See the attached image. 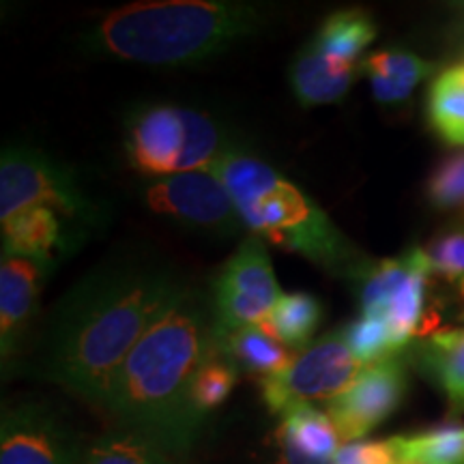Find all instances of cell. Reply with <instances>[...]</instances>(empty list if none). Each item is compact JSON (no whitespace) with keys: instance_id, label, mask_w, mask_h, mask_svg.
Here are the masks:
<instances>
[{"instance_id":"6da1fadb","label":"cell","mask_w":464,"mask_h":464,"mask_svg":"<svg viewBox=\"0 0 464 464\" xmlns=\"http://www.w3.org/2000/svg\"><path fill=\"white\" fill-rule=\"evenodd\" d=\"M188 290L177 271L147 258L97 266L50 314L39 346L42 376L108 409L127 357Z\"/></svg>"},{"instance_id":"7a4b0ae2","label":"cell","mask_w":464,"mask_h":464,"mask_svg":"<svg viewBox=\"0 0 464 464\" xmlns=\"http://www.w3.org/2000/svg\"><path fill=\"white\" fill-rule=\"evenodd\" d=\"M218 353L216 316L189 288L127 357L106 411L172 456L185 454L205 420L194 406V382Z\"/></svg>"},{"instance_id":"3957f363","label":"cell","mask_w":464,"mask_h":464,"mask_svg":"<svg viewBox=\"0 0 464 464\" xmlns=\"http://www.w3.org/2000/svg\"><path fill=\"white\" fill-rule=\"evenodd\" d=\"M265 22V11L249 3H133L103 17L86 33L84 45L144 65H189L258 33Z\"/></svg>"},{"instance_id":"277c9868","label":"cell","mask_w":464,"mask_h":464,"mask_svg":"<svg viewBox=\"0 0 464 464\" xmlns=\"http://www.w3.org/2000/svg\"><path fill=\"white\" fill-rule=\"evenodd\" d=\"M226 185L237 211L254 235L332 271H357V252L327 213L305 191L256 155L228 149L208 168Z\"/></svg>"},{"instance_id":"5b68a950","label":"cell","mask_w":464,"mask_h":464,"mask_svg":"<svg viewBox=\"0 0 464 464\" xmlns=\"http://www.w3.org/2000/svg\"><path fill=\"white\" fill-rule=\"evenodd\" d=\"M230 147L211 116L172 103L133 110L125 125L130 164L150 179L208 170Z\"/></svg>"},{"instance_id":"8992f818","label":"cell","mask_w":464,"mask_h":464,"mask_svg":"<svg viewBox=\"0 0 464 464\" xmlns=\"http://www.w3.org/2000/svg\"><path fill=\"white\" fill-rule=\"evenodd\" d=\"M363 368L348 346L344 329H340L301 348L286 368L263 379V398L269 411L286 415L297 406L338 398L357 381Z\"/></svg>"},{"instance_id":"52a82bcc","label":"cell","mask_w":464,"mask_h":464,"mask_svg":"<svg viewBox=\"0 0 464 464\" xmlns=\"http://www.w3.org/2000/svg\"><path fill=\"white\" fill-rule=\"evenodd\" d=\"M33 207L54 208L80 222H95L97 207L73 174L31 147H9L0 160V222Z\"/></svg>"},{"instance_id":"ba28073f","label":"cell","mask_w":464,"mask_h":464,"mask_svg":"<svg viewBox=\"0 0 464 464\" xmlns=\"http://www.w3.org/2000/svg\"><path fill=\"white\" fill-rule=\"evenodd\" d=\"M426 249L413 247L398 258L359 266L357 295L363 316L381 318L390 327L398 348L421 332L426 284L430 277Z\"/></svg>"},{"instance_id":"9c48e42d","label":"cell","mask_w":464,"mask_h":464,"mask_svg":"<svg viewBox=\"0 0 464 464\" xmlns=\"http://www.w3.org/2000/svg\"><path fill=\"white\" fill-rule=\"evenodd\" d=\"M142 198L158 216L216 239H232L246 228L228 189L211 170L150 179Z\"/></svg>"},{"instance_id":"30bf717a","label":"cell","mask_w":464,"mask_h":464,"mask_svg":"<svg viewBox=\"0 0 464 464\" xmlns=\"http://www.w3.org/2000/svg\"><path fill=\"white\" fill-rule=\"evenodd\" d=\"M218 335L241 327H258L282 299L274 265L258 237H249L219 271L213 288Z\"/></svg>"},{"instance_id":"8fae6325","label":"cell","mask_w":464,"mask_h":464,"mask_svg":"<svg viewBox=\"0 0 464 464\" xmlns=\"http://www.w3.org/2000/svg\"><path fill=\"white\" fill-rule=\"evenodd\" d=\"M82 445L42 402L7 404L0 420V464H80Z\"/></svg>"},{"instance_id":"7c38bea8","label":"cell","mask_w":464,"mask_h":464,"mask_svg":"<svg viewBox=\"0 0 464 464\" xmlns=\"http://www.w3.org/2000/svg\"><path fill=\"white\" fill-rule=\"evenodd\" d=\"M406 390L404 365L396 355L365 365L344 393L327 402V415L342 440L353 443L374 430L402 402Z\"/></svg>"},{"instance_id":"4fadbf2b","label":"cell","mask_w":464,"mask_h":464,"mask_svg":"<svg viewBox=\"0 0 464 464\" xmlns=\"http://www.w3.org/2000/svg\"><path fill=\"white\" fill-rule=\"evenodd\" d=\"M48 263L42 260L3 254L0 263V351L3 362L17 355L28 327L37 314Z\"/></svg>"},{"instance_id":"5bb4252c","label":"cell","mask_w":464,"mask_h":464,"mask_svg":"<svg viewBox=\"0 0 464 464\" xmlns=\"http://www.w3.org/2000/svg\"><path fill=\"white\" fill-rule=\"evenodd\" d=\"M288 78L299 103L307 108L324 106V103L344 100L348 89L357 78V67L334 65L314 45L307 44L295 56Z\"/></svg>"},{"instance_id":"9a60e30c","label":"cell","mask_w":464,"mask_h":464,"mask_svg":"<svg viewBox=\"0 0 464 464\" xmlns=\"http://www.w3.org/2000/svg\"><path fill=\"white\" fill-rule=\"evenodd\" d=\"M67 235L54 208L33 207L3 222V254H15L52 265L56 249L65 247Z\"/></svg>"},{"instance_id":"2e32d148","label":"cell","mask_w":464,"mask_h":464,"mask_svg":"<svg viewBox=\"0 0 464 464\" xmlns=\"http://www.w3.org/2000/svg\"><path fill=\"white\" fill-rule=\"evenodd\" d=\"M362 69L372 86L374 100L392 106L409 100L411 92L434 72V65L413 52L381 50L365 58Z\"/></svg>"},{"instance_id":"e0dca14e","label":"cell","mask_w":464,"mask_h":464,"mask_svg":"<svg viewBox=\"0 0 464 464\" xmlns=\"http://www.w3.org/2000/svg\"><path fill=\"white\" fill-rule=\"evenodd\" d=\"M420 363L437 381L450 404V415L464 413V329H445L421 342Z\"/></svg>"},{"instance_id":"ac0fdd59","label":"cell","mask_w":464,"mask_h":464,"mask_svg":"<svg viewBox=\"0 0 464 464\" xmlns=\"http://www.w3.org/2000/svg\"><path fill=\"white\" fill-rule=\"evenodd\" d=\"M376 24L365 11H335L318 28L312 45L338 67H357V58L374 42Z\"/></svg>"},{"instance_id":"d6986e66","label":"cell","mask_w":464,"mask_h":464,"mask_svg":"<svg viewBox=\"0 0 464 464\" xmlns=\"http://www.w3.org/2000/svg\"><path fill=\"white\" fill-rule=\"evenodd\" d=\"M219 353L237 370L266 376L280 372L293 359V351L260 327H241L218 335Z\"/></svg>"},{"instance_id":"ffe728a7","label":"cell","mask_w":464,"mask_h":464,"mask_svg":"<svg viewBox=\"0 0 464 464\" xmlns=\"http://www.w3.org/2000/svg\"><path fill=\"white\" fill-rule=\"evenodd\" d=\"M166 448L131 428H114L92 439L82 450L80 464H177Z\"/></svg>"},{"instance_id":"44dd1931","label":"cell","mask_w":464,"mask_h":464,"mask_svg":"<svg viewBox=\"0 0 464 464\" xmlns=\"http://www.w3.org/2000/svg\"><path fill=\"white\" fill-rule=\"evenodd\" d=\"M428 121L445 144L464 149V61L434 78L428 91Z\"/></svg>"},{"instance_id":"7402d4cb","label":"cell","mask_w":464,"mask_h":464,"mask_svg":"<svg viewBox=\"0 0 464 464\" xmlns=\"http://www.w3.org/2000/svg\"><path fill=\"white\" fill-rule=\"evenodd\" d=\"M280 430L301 454L318 462L334 464V458L342 448V437L332 417L312 404L288 411Z\"/></svg>"},{"instance_id":"603a6c76","label":"cell","mask_w":464,"mask_h":464,"mask_svg":"<svg viewBox=\"0 0 464 464\" xmlns=\"http://www.w3.org/2000/svg\"><path fill=\"white\" fill-rule=\"evenodd\" d=\"M321 316L323 307L316 297L307 293H288L282 295L271 316L258 327L293 351L312 344V335L321 324Z\"/></svg>"},{"instance_id":"cb8c5ba5","label":"cell","mask_w":464,"mask_h":464,"mask_svg":"<svg viewBox=\"0 0 464 464\" xmlns=\"http://www.w3.org/2000/svg\"><path fill=\"white\" fill-rule=\"evenodd\" d=\"M404 462L464 464V426H440L434 430L398 437Z\"/></svg>"},{"instance_id":"d4e9b609","label":"cell","mask_w":464,"mask_h":464,"mask_svg":"<svg viewBox=\"0 0 464 464\" xmlns=\"http://www.w3.org/2000/svg\"><path fill=\"white\" fill-rule=\"evenodd\" d=\"M344 338L348 342V346H351V351L355 353V357L363 365L392 357L400 351L390 327H387L381 318L362 314V318H357L355 323L346 324Z\"/></svg>"},{"instance_id":"484cf974","label":"cell","mask_w":464,"mask_h":464,"mask_svg":"<svg viewBox=\"0 0 464 464\" xmlns=\"http://www.w3.org/2000/svg\"><path fill=\"white\" fill-rule=\"evenodd\" d=\"M237 368L226 359L222 353L208 359L205 368L200 370L198 379L194 382V406L200 415H207L208 411L218 409L226 398L235 390Z\"/></svg>"},{"instance_id":"4316f807","label":"cell","mask_w":464,"mask_h":464,"mask_svg":"<svg viewBox=\"0 0 464 464\" xmlns=\"http://www.w3.org/2000/svg\"><path fill=\"white\" fill-rule=\"evenodd\" d=\"M426 256L430 260L432 274H439L443 280L460 284L464 295V224L440 232L426 247Z\"/></svg>"},{"instance_id":"83f0119b","label":"cell","mask_w":464,"mask_h":464,"mask_svg":"<svg viewBox=\"0 0 464 464\" xmlns=\"http://www.w3.org/2000/svg\"><path fill=\"white\" fill-rule=\"evenodd\" d=\"M428 198L439 208L464 207V153L443 161L428 181Z\"/></svg>"},{"instance_id":"f1b7e54d","label":"cell","mask_w":464,"mask_h":464,"mask_svg":"<svg viewBox=\"0 0 464 464\" xmlns=\"http://www.w3.org/2000/svg\"><path fill=\"white\" fill-rule=\"evenodd\" d=\"M334 464H406L398 437L387 440H353L344 443Z\"/></svg>"},{"instance_id":"f546056e","label":"cell","mask_w":464,"mask_h":464,"mask_svg":"<svg viewBox=\"0 0 464 464\" xmlns=\"http://www.w3.org/2000/svg\"><path fill=\"white\" fill-rule=\"evenodd\" d=\"M406 464H415V462H406Z\"/></svg>"},{"instance_id":"4dcf8cb0","label":"cell","mask_w":464,"mask_h":464,"mask_svg":"<svg viewBox=\"0 0 464 464\" xmlns=\"http://www.w3.org/2000/svg\"><path fill=\"white\" fill-rule=\"evenodd\" d=\"M462 321H464V312H462Z\"/></svg>"}]
</instances>
